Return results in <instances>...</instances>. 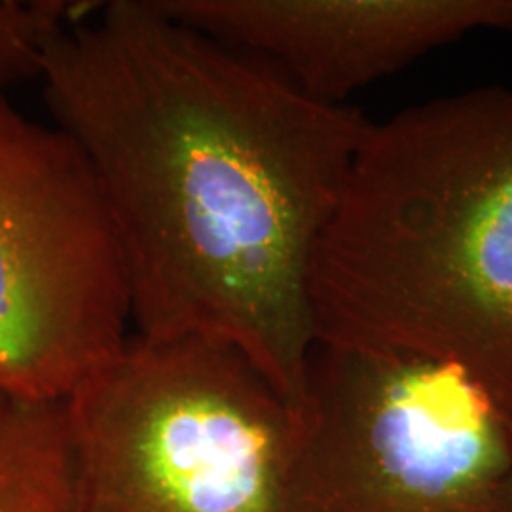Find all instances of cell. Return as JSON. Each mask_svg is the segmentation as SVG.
Listing matches in <instances>:
<instances>
[{
	"label": "cell",
	"instance_id": "6da1fadb",
	"mask_svg": "<svg viewBox=\"0 0 512 512\" xmlns=\"http://www.w3.org/2000/svg\"><path fill=\"white\" fill-rule=\"evenodd\" d=\"M38 78L107 203L137 334L238 349L300 416L311 266L372 124L156 0L67 19Z\"/></svg>",
	"mask_w": 512,
	"mask_h": 512
},
{
	"label": "cell",
	"instance_id": "7a4b0ae2",
	"mask_svg": "<svg viewBox=\"0 0 512 512\" xmlns=\"http://www.w3.org/2000/svg\"><path fill=\"white\" fill-rule=\"evenodd\" d=\"M310 296L317 342L458 363L512 418V86L370 126Z\"/></svg>",
	"mask_w": 512,
	"mask_h": 512
},
{
	"label": "cell",
	"instance_id": "3957f363",
	"mask_svg": "<svg viewBox=\"0 0 512 512\" xmlns=\"http://www.w3.org/2000/svg\"><path fill=\"white\" fill-rule=\"evenodd\" d=\"M63 408L73 512H294L300 416L238 349L133 334Z\"/></svg>",
	"mask_w": 512,
	"mask_h": 512
},
{
	"label": "cell",
	"instance_id": "277c9868",
	"mask_svg": "<svg viewBox=\"0 0 512 512\" xmlns=\"http://www.w3.org/2000/svg\"><path fill=\"white\" fill-rule=\"evenodd\" d=\"M294 512H512V418L463 366L317 342Z\"/></svg>",
	"mask_w": 512,
	"mask_h": 512
},
{
	"label": "cell",
	"instance_id": "5b68a950",
	"mask_svg": "<svg viewBox=\"0 0 512 512\" xmlns=\"http://www.w3.org/2000/svg\"><path fill=\"white\" fill-rule=\"evenodd\" d=\"M128 279L84 152L0 92V391L65 403L128 342Z\"/></svg>",
	"mask_w": 512,
	"mask_h": 512
},
{
	"label": "cell",
	"instance_id": "8992f818",
	"mask_svg": "<svg viewBox=\"0 0 512 512\" xmlns=\"http://www.w3.org/2000/svg\"><path fill=\"white\" fill-rule=\"evenodd\" d=\"M205 37L256 55L313 101L351 93L480 31H512V0H156Z\"/></svg>",
	"mask_w": 512,
	"mask_h": 512
},
{
	"label": "cell",
	"instance_id": "52a82bcc",
	"mask_svg": "<svg viewBox=\"0 0 512 512\" xmlns=\"http://www.w3.org/2000/svg\"><path fill=\"white\" fill-rule=\"evenodd\" d=\"M0 512H73L63 403L0 391Z\"/></svg>",
	"mask_w": 512,
	"mask_h": 512
},
{
	"label": "cell",
	"instance_id": "ba28073f",
	"mask_svg": "<svg viewBox=\"0 0 512 512\" xmlns=\"http://www.w3.org/2000/svg\"><path fill=\"white\" fill-rule=\"evenodd\" d=\"M74 12L67 2L0 0V92L38 76L46 38Z\"/></svg>",
	"mask_w": 512,
	"mask_h": 512
}]
</instances>
